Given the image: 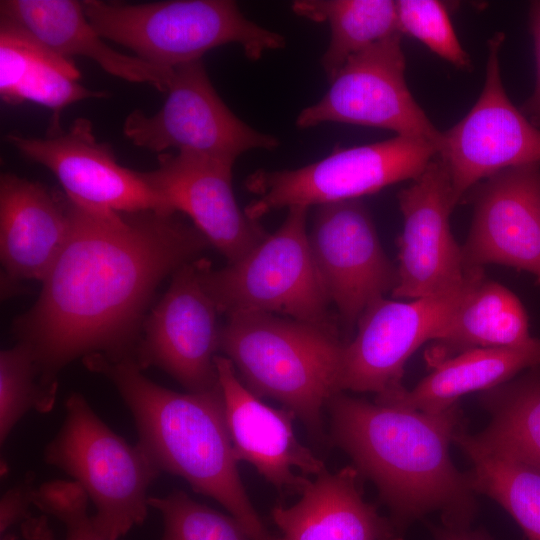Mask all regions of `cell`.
Segmentation results:
<instances>
[{
	"label": "cell",
	"mask_w": 540,
	"mask_h": 540,
	"mask_svg": "<svg viewBox=\"0 0 540 540\" xmlns=\"http://www.w3.org/2000/svg\"><path fill=\"white\" fill-rule=\"evenodd\" d=\"M69 212L67 242L37 301L14 323L55 397L58 374L75 359L134 357L136 325L158 284L211 245L177 213L104 211L71 200Z\"/></svg>",
	"instance_id": "1"
},
{
	"label": "cell",
	"mask_w": 540,
	"mask_h": 540,
	"mask_svg": "<svg viewBox=\"0 0 540 540\" xmlns=\"http://www.w3.org/2000/svg\"><path fill=\"white\" fill-rule=\"evenodd\" d=\"M330 441L371 480L400 535L439 512L443 526L470 528L478 505L468 472L453 464L449 446L466 426L458 403L440 413L370 402L339 392L326 405Z\"/></svg>",
	"instance_id": "2"
},
{
	"label": "cell",
	"mask_w": 540,
	"mask_h": 540,
	"mask_svg": "<svg viewBox=\"0 0 540 540\" xmlns=\"http://www.w3.org/2000/svg\"><path fill=\"white\" fill-rule=\"evenodd\" d=\"M108 379L130 410L138 443L162 472L184 479L238 520L250 540H279L253 507L238 471L220 384L204 392L179 393L147 378L133 357L101 353L82 358Z\"/></svg>",
	"instance_id": "3"
},
{
	"label": "cell",
	"mask_w": 540,
	"mask_h": 540,
	"mask_svg": "<svg viewBox=\"0 0 540 540\" xmlns=\"http://www.w3.org/2000/svg\"><path fill=\"white\" fill-rule=\"evenodd\" d=\"M220 351L257 397L280 402L323 442L322 411L339 387L344 349L336 323L315 324L265 312L227 316Z\"/></svg>",
	"instance_id": "4"
},
{
	"label": "cell",
	"mask_w": 540,
	"mask_h": 540,
	"mask_svg": "<svg viewBox=\"0 0 540 540\" xmlns=\"http://www.w3.org/2000/svg\"><path fill=\"white\" fill-rule=\"evenodd\" d=\"M85 16L103 39L164 69L201 60L209 50L239 45L257 61L286 46L283 35L246 18L231 0H171L141 4L81 1Z\"/></svg>",
	"instance_id": "5"
},
{
	"label": "cell",
	"mask_w": 540,
	"mask_h": 540,
	"mask_svg": "<svg viewBox=\"0 0 540 540\" xmlns=\"http://www.w3.org/2000/svg\"><path fill=\"white\" fill-rule=\"evenodd\" d=\"M65 418L45 446L44 461L78 483L92 501L96 528L119 540L148 515V490L161 470L137 442L128 443L78 392L65 401Z\"/></svg>",
	"instance_id": "6"
},
{
	"label": "cell",
	"mask_w": 540,
	"mask_h": 540,
	"mask_svg": "<svg viewBox=\"0 0 540 540\" xmlns=\"http://www.w3.org/2000/svg\"><path fill=\"white\" fill-rule=\"evenodd\" d=\"M308 207L293 206L281 226L221 269L201 259L200 277L219 313L265 312L315 324L335 323L311 251Z\"/></svg>",
	"instance_id": "7"
},
{
	"label": "cell",
	"mask_w": 540,
	"mask_h": 540,
	"mask_svg": "<svg viewBox=\"0 0 540 540\" xmlns=\"http://www.w3.org/2000/svg\"><path fill=\"white\" fill-rule=\"evenodd\" d=\"M437 155L431 143L399 135L361 146H337L323 159L300 168L251 173L245 187L256 197L244 212L259 221L282 208L360 199L416 179Z\"/></svg>",
	"instance_id": "8"
},
{
	"label": "cell",
	"mask_w": 540,
	"mask_h": 540,
	"mask_svg": "<svg viewBox=\"0 0 540 540\" xmlns=\"http://www.w3.org/2000/svg\"><path fill=\"white\" fill-rule=\"evenodd\" d=\"M162 107L147 115L130 112L124 136L135 146L159 154L168 149L234 164L251 150H275L277 137L260 132L236 116L218 95L201 60L174 68Z\"/></svg>",
	"instance_id": "9"
},
{
	"label": "cell",
	"mask_w": 540,
	"mask_h": 540,
	"mask_svg": "<svg viewBox=\"0 0 540 540\" xmlns=\"http://www.w3.org/2000/svg\"><path fill=\"white\" fill-rule=\"evenodd\" d=\"M402 34H392L351 56L325 95L300 111V129L323 123H344L391 130L399 136L431 143L438 151L440 132L413 98L405 80Z\"/></svg>",
	"instance_id": "10"
},
{
	"label": "cell",
	"mask_w": 540,
	"mask_h": 540,
	"mask_svg": "<svg viewBox=\"0 0 540 540\" xmlns=\"http://www.w3.org/2000/svg\"><path fill=\"white\" fill-rule=\"evenodd\" d=\"M484 276L483 267L471 268L464 284L450 293L407 301L382 297L370 303L345 346L340 391L381 395L402 388L407 360L437 337Z\"/></svg>",
	"instance_id": "11"
},
{
	"label": "cell",
	"mask_w": 540,
	"mask_h": 540,
	"mask_svg": "<svg viewBox=\"0 0 540 540\" xmlns=\"http://www.w3.org/2000/svg\"><path fill=\"white\" fill-rule=\"evenodd\" d=\"M504 39L502 32L489 39L483 90L466 116L443 132L439 158L449 171L456 205L501 170L540 164V129L513 105L502 83L499 52Z\"/></svg>",
	"instance_id": "12"
},
{
	"label": "cell",
	"mask_w": 540,
	"mask_h": 540,
	"mask_svg": "<svg viewBox=\"0 0 540 540\" xmlns=\"http://www.w3.org/2000/svg\"><path fill=\"white\" fill-rule=\"evenodd\" d=\"M308 237L329 299L350 332L370 303L393 292L398 269L361 199L316 206Z\"/></svg>",
	"instance_id": "13"
},
{
	"label": "cell",
	"mask_w": 540,
	"mask_h": 540,
	"mask_svg": "<svg viewBox=\"0 0 540 540\" xmlns=\"http://www.w3.org/2000/svg\"><path fill=\"white\" fill-rule=\"evenodd\" d=\"M200 267L201 259H194L173 273L165 295L145 321L133 357L142 370L157 367L192 393L219 385L215 357L222 326Z\"/></svg>",
	"instance_id": "14"
},
{
	"label": "cell",
	"mask_w": 540,
	"mask_h": 540,
	"mask_svg": "<svg viewBox=\"0 0 540 540\" xmlns=\"http://www.w3.org/2000/svg\"><path fill=\"white\" fill-rule=\"evenodd\" d=\"M6 140L22 156L48 168L73 203L90 209L173 214L141 172L117 162L112 147L97 141L83 117L43 138L9 133Z\"/></svg>",
	"instance_id": "15"
},
{
	"label": "cell",
	"mask_w": 540,
	"mask_h": 540,
	"mask_svg": "<svg viewBox=\"0 0 540 540\" xmlns=\"http://www.w3.org/2000/svg\"><path fill=\"white\" fill-rule=\"evenodd\" d=\"M403 231L397 239L398 283L395 299H419L450 293L469 273L461 246L454 239L449 217L456 204L449 171L433 159L398 194Z\"/></svg>",
	"instance_id": "16"
},
{
	"label": "cell",
	"mask_w": 540,
	"mask_h": 540,
	"mask_svg": "<svg viewBox=\"0 0 540 540\" xmlns=\"http://www.w3.org/2000/svg\"><path fill=\"white\" fill-rule=\"evenodd\" d=\"M158 166L141 172L175 213H184L210 244L234 263L268 233L241 210L233 193L232 163L192 153H162Z\"/></svg>",
	"instance_id": "17"
},
{
	"label": "cell",
	"mask_w": 540,
	"mask_h": 540,
	"mask_svg": "<svg viewBox=\"0 0 540 540\" xmlns=\"http://www.w3.org/2000/svg\"><path fill=\"white\" fill-rule=\"evenodd\" d=\"M474 187L473 219L461 246L465 268L501 264L540 284V164L501 170Z\"/></svg>",
	"instance_id": "18"
},
{
	"label": "cell",
	"mask_w": 540,
	"mask_h": 540,
	"mask_svg": "<svg viewBox=\"0 0 540 540\" xmlns=\"http://www.w3.org/2000/svg\"><path fill=\"white\" fill-rule=\"evenodd\" d=\"M215 364L222 390L225 417L238 462L251 464L281 493L302 494L326 467L295 436V414L263 403L240 380L232 362L217 355Z\"/></svg>",
	"instance_id": "19"
},
{
	"label": "cell",
	"mask_w": 540,
	"mask_h": 540,
	"mask_svg": "<svg viewBox=\"0 0 540 540\" xmlns=\"http://www.w3.org/2000/svg\"><path fill=\"white\" fill-rule=\"evenodd\" d=\"M70 233L69 200L38 182L0 177V257L5 281H43Z\"/></svg>",
	"instance_id": "20"
},
{
	"label": "cell",
	"mask_w": 540,
	"mask_h": 540,
	"mask_svg": "<svg viewBox=\"0 0 540 540\" xmlns=\"http://www.w3.org/2000/svg\"><path fill=\"white\" fill-rule=\"evenodd\" d=\"M362 477L353 465L311 480L301 499L271 510L279 540H403L390 518L364 500Z\"/></svg>",
	"instance_id": "21"
},
{
	"label": "cell",
	"mask_w": 540,
	"mask_h": 540,
	"mask_svg": "<svg viewBox=\"0 0 540 540\" xmlns=\"http://www.w3.org/2000/svg\"><path fill=\"white\" fill-rule=\"evenodd\" d=\"M0 19L22 28L56 54L83 56L107 73L167 93L173 70L148 63L109 46L74 0H1Z\"/></svg>",
	"instance_id": "22"
},
{
	"label": "cell",
	"mask_w": 540,
	"mask_h": 540,
	"mask_svg": "<svg viewBox=\"0 0 540 540\" xmlns=\"http://www.w3.org/2000/svg\"><path fill=\"white\" fill-rule=\"evenodd\" d=\"M73 59L60 56L17 25L0 19V95L8 104L34 102L53 111L47 129H62L60 115L68 105L107 94L92 91L78 80Z\"/></svg>",
	"instance_id": "23"
},
{
	"label": "cell",
	"mask_w": 540,
	"mask_h": 540,
	"mask_svg": "<svg viewBox=\"0 0 540 540\" xmlns=\"http://www.w3.org/2000/svg\"><path fill=\"white\" fill-rule=\"evenodd\" d=\"M539 364L540 338L521 346L473 349L437 364L413 389L403 386L374 401L440 413L465 394L496 387Z\"/></svg>",
	"instance_id": "24"
},
{
	"label": "cell",
	"mask_w": 540,
	"mask_h": 540,
	"mask_svg": "<svg viewBox=\"0 0 540 540\" xmlns=\"http://www.w3.org/2000/svg\"><path fill=\"white\" fill-rule=\"evenodd\" d=\"M532 339L520 300L506 287L484 276L430 342L424 358L430 370L469 350L521 346Z\"/></svg>",
	"instance_id": "25"
},
{
	"label": "cell",
	"mask_w": 540,
	"mask_h": 540,
	"mask_svg": "<svg viewBox=\"0 0 540 540\" xmlns=\"http://www.w3.org/2000/svg\"><path fill=\"white\" fill-rule=\"evenodd\" d=\"M479 402L491 421L480 433L466 430L467 440L484 452L540 469V364L481 392Z\"/></svg>",
	"instance_id": "26"
},
{
	"label": "cell",
	"mask_w": 540,
	"mask_h": 540,
	"mask_svg": "<svg viewBox=\"0 0 540 540\" xmlns=\"http://www.w3.org/2000/svg\"><path fill=\"white\" fill-rule=\"evenodd\" d=\"M291 7L301 17L329 25L330 40L320 59L329 82L351 56L400 33L396 1L297 0Z\"/></svg>",
	"instance_id": "27"
},
{
	"label": "cell",
	"mask_w": 540,
	"mask_h": 540,
	"mask_svg": "<svg viewBox=\"0 0 540 540\" xmlns=\"http://www.w3.org/2000/svg\"><path fill=\"white\" fill-rule=\"evenodd\" d=\"M466 427L455 443L472 461L468 471L475 493L499 503L519 524L528 540H540V469L527 463L484 452L471 444Z\"/></svg>",
	"instance_id": "28"
},
{
	"label": "cell",
	"mask_w": 540,
	"mask_h": 540,
	"mask_svg": "<svg viewBox=\"0 0 540 540\" xmlns=\"http://www.w3.org/2000/svg\"><path fill=\"white\" fill-rule=\"evenodd\" d=\"M56 397L42 386L40 372L29 348L18 342L0 353V442L30 410L48 413Z\"/></svg>",
	"instance_id": "29"
},
{
	"label": "cell",
	"mask_w": 540,
	"mask_h": 540,
	"mask_svg": "<svg viewBox=\"0 0 540 540\" xmlns=\"http://www.w3.org/2000/svg\"><path fill=\"white\" fill-rule=\"evenodd\" d=\"M149 506L163 521L161 540H250L241 523L175 489L163 497H149Z\"/></svg>",
	"instance_id": "30"
},
{
	"label": "cell",
	"mask_w": 540,
	"mask_h": 540,
	"mask_svg": "<svg viewBox=\"0 0 540 540\" xmlns=\"http://www.w3.org/2000/svg\"><path fill=\"white\" fill-rule=\"evenodd\" d=\"M398 29L410 35L442 59L462 70H471L469 55L452 26L446 5L437 0L396 1Z\"/></svg>",
	"instance_id": "31"
},
{
	"label": "cell",
	"mask_w": 540,
	"mask_h": 540,
	"mask_svg": "<svg viewBox=\"0 0 540 540\" xmlns=\"http://www.w3.org/2000/svg\"><path fill=\"white\" fill-rule=\"evenodd\" d=\"M88 496L75 481L52 480L37 486L33 505L62 522L65 540H107L88 514Z\"/></svg>",
	"instance_id": "32"
},
{
	"label": "cell",
	"mask_w": 540,
	"mask_h": 540,
	"mask_svg": "<svg viewBox=\"0 0 540 540\" xmlns=\"http://www.w3.org/2000/svg\"><path fill=\"white\" fill-rule=\"evenodd\" d=\"M35 474L27 472L24 478L9 488L0 501V533L17 523H23L30 516V506L33 505V495L37 488Z\"/></svg>",
	"instance_id": "33"
},
{
	"label": "cell",
	"mask_w": 540,
	"mask_h": 540,
	"mask_svg": "<svg viewBox=\"0 0 540 540\" xmlns=\"http://www.w3.org/2000/svg\"><path fill=\"white\" fill-rule=\"evenodd\" d=\"M530 31L534 41L536 83L532 95L525 101L521 112L540 129V1H533L529 10Z\"/></svg>",
	"instance_id": "34"
},
{
	"label": "cell",
	"mask_w": 540,
	"mask_h": 540,
	"mask_svg": "<svg viewBox=\"0 0 540 540\" xmlns=\"http://www.w3.org/2000/svg\"><path fill=\"white\" fill-rule=\"evenodd\" d=\"M23 540H56L46 514L30 516L21 524Z\"/></svg>",
	"instance_id": "35"
},
{
	"label": "cell",
	"mask_w": 540,
	"mask_h": 540,
	"mask_svg": "<svg viewBox=\"0 0 540 540\" xmlns=\"http://www.w3.org/2000/svg\"><path fill=\"white\" fill-rule=\"evenodd\" d=\"M435 540H493L484 530L471 528L433 527Z\"/></svg>",
	"instance_id": "36"
},
{
	"label": "cell",
	"mask_w": 540,
	"mask_h": 540,
	"mask_svg": "<svg viewBox=\"0 0 540 540\" xmlns=\"http://www.w3.org/2000/svg\"><path fill=\"white\" fill-rule=\"evenodd\" d=\"M1 540H16V537L14 535H1Z\"/></svg>",
	"instance_id": "37"
}]
</instances>
